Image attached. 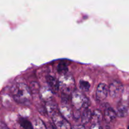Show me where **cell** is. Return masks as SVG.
<instances>
[{
  "mask_svg": "<svg viewBox=\"0 0 129 129\" xmlns=\"http://www.w3.org/2000/svg\"><path fill=\"white\" fill-rule=\"evenodd\" d=\"M52 120L54 122V125L55 127L58 128H70L71 125L68 122V120H67L60 113V112H56L54 113L52 116Z\"/></svg>",
  "mask_w": 129,
  "mask_h": 129,
  "instance_id": "cell-4",
  "label": "cell"
},
{
  "mask_svg": "<svg viewBox=\"0 0 129 129\" xmlns=\"http://www.w3.org/2000/svg\"><path fill=\"white\" fill-rule=\"evenodd\" d=\"M46 111L49 114H50L52 116L56 112H57V107L56 103H54V102H52L49 101V102L47 103L46 104Z\"/></svg>",
  "mask_w": 129,
  "mask_h": 129,
  "instance_id": "cell-13",
  "label": "cell"
},
{
  "mask_svg": "<svg viewBox=\"0 0 129 129\" xmlns=\"http://www.w3.org/2000/svg\"><path fill=\"white\" fill-rule=\"evenodd\" d=\"M72 128H85V127H84V125L83 124L82 125H78V126H74V127H73Z\"/></svg>",
  "mask_w": 129,
  "mask_h": 129,
  "instance_id": "cell-19",
  "label": "cell"
},
{
  "mask_svg": "<svg viewBox=\"0 0 129 129\" xmlns=\"http://www.w3.org/2000/svg\"><path fill=\"white\" fill-rule=\"evenodd\" d=\"M60 112L67 120H70L73 116L71 109L66 105H62L60 107Z\"/></svg>",
  "mask_w": 129,
  "mask_h": 129,
  "instance_id": "cell-11",
  "label": "cell"
},
{
  "mask_svg": "<svg viewBox=\"0 0 129 129\" xmlns=\"http://www.w3.org/2000/svg\"><path fill=\"white\" fill-rule=\"evenodd\" d=\"M123 91V86L122 83L118 81H114L109 86V93L113 98H117L122 94Z\"/></svg>",
  "mask_w": 129,
  "mask_h": 129,
  "instance_id": "cell-5",
  "label": "cell"
},
{
  "mask_svg": "<svg viewBox=\"0 0 129 129\" xmlns=\"http://www.w3.org/2000/svg\"><path fill=\"white\" fill-rule=\"evenodd\" d=\"M91 128H102L100 123H92Z\"/></svg>",
  "mask_w": 129,
  "mask_h": 129,
  "instance_id": "cell-18",
  "label": "cell"
},
{
  "mask_svg": "<svg viewBox=\"0 0 129 129\" xmlns=\"http://www.w3.org/2000/svg\"><path fill=\"white\" fill-rule=\"evenodd\" d=\"M57 71L60 74H65L68 72V65L66 62L64 61L60 62L57 66Z\"/></svg>",
  "mask_w": 129,
  "mask_h": 129,
  "instance_id": "cell-16",
  "label": "cell"
},
{
  "mask_svg": "<svg viewBox=\"0 0 129 129\" xmlns=\"http://www.w3.org/2000/svg\"><path fill=\"white\" fill-rule=\"evenodd\" d=\"M102 118H103V115H102V112L98 110H94L93 113L91 120L93 121V123H100Z\"/></svg>",
  "mask_w": 129,
  "mask_h": 129,
  "instance_id": "cell-14",
  "label": "cell"
},
{
  "mask_svg": "<svg viewBox=\"0 0 129 129\" xmlns=\"http://www.w3.org/2000/svg\"><path fill=\"white\" fill-rule=\"evenodd\" d=\"M52 91L50 88H43L40 90V97L43 100L46 101H50V98L52 97Z\"/></svg>",
  "mask_w": 129,
  "mask_h": 129,
  "instance_id": "cell-10",
  "label": "cell"
},
{
  "mask_svg": "<svg viewBox=\"0 0 129 129\" xmlns=\"http://www.w3.org/2000/svg\"><path fill=\"white\" fill-rule=\"evenodd\" d=\"M47 83L48 85H49V88L52 89L53 92L56 93L59 89V81L57 80L56 78L54 77L51 76H49L46 78Z\"/></svg>",
  "mask_w": 129,
  "mask_h": 129,
  "instance_id": "cell-7",
  "label": "cell"
},
{
  "mask_svg": "<svg viewBox=\"0 0 129 129\" xmlns=\"http://www.w3.org/2000/svg\"><path fill=\"white\" fill-rule=\"evenodd\" d=\"M13 96L19 104H29L31 100V91L25 83H17L13 87Z\"/></svg>",
  "mask_w": 129,
  "mask_h": 129,
  "instance_id": "cell-1",
  "label": "cell"
},
{
  "mask_svg": "<svg viewBox=\"0 0 129 129\" xmlns=\"http://www.w3.org/2000/svg\"><path fill=\"white\" fill-rule=\"evenodd\" d=\"M79 86L83 91H88L90 88V84H89L88 82L82 80L79 82Z\"/></svg>",
  "mask_w": 129,
  "mask_h": 129,
  "instance_id": "cell-17",
  "label": "cell"
},
{
  "mask_svg": "<svg viewBox=\"0 0 129 129\" xmlns=\"http://www.w3.org/2000/svg\"><path fill=\"white\" fill-rule=\"evenodd\" d=\"M117 112H115L112 108H107L104 112V118L107 123H111L116 119Z\"/></svg>",
  "mask_w": 129,
  "mask_h": 129,
  "instance_id": "cell-8",
  "label": "cell"
},
{
  "mask_svg": "<svg viewBox=\"0 0 129 129\" xmlns=\"http://www.w3.org/2000/svg\"><path fill=\"white\" fill-rule=\"evenodd\" d=\"M19 123H20V126L23 128L30 129L34 128V126L32 125L31 122L28 120L25 119V118H20L19 119Z\"/></svg>",
  "mask_w": 129,
  "mask_h": 129,
  "instance_id": "cell-15",
  "label": "cell"
},
{
  "mask_svg": "<svg viewBox=\"0 0 129 129\" xmlns=\"http://www.w3.org/2000/svg\"><path fill=\"white\" fill-rule=\"evenodd\" d=\"M59 81V88L64 94H69L76 90L75 81L71 75L63 74L60 78Z\"/></svg>",
  "mask_w": 129,
  "mask_h": 129,
  "instance_id": "cell-2",
  "label": "cell"
},
{
  "mask_svg": "<svg viewBox=\"0 0 129 129\" xmlns=\"http://www.w3.org/2000/svg\"><path fill=\"white\" fill-rule=\"evenodd\" d=\"M71 102L73 107L79 110L81 109H86L90 104L89 99L81 92L76 90H74L72 94Z\"/></svg>",
  "mask_w": 129,
  "mask_h": 129,
  "instance_id": "cell-3",
  "label": "cell"
},
{
  "mask_svg": "<svg viewBox=\"0 0 129 129\" xmlns=\"http://www.w3.org/2000/svg\"><path fill=\"white\" fill-rule=\"evenodd\" d=\"M92 113L91 111L89 108L84 110V112H83V114L81 116V122L83 125L88 124L92 119Z\"/></svg>",
  "mask_w": 129,
  "mask_h": 129,
  "instance_id": "cell-9",
  "label": "cell"
},
{
  "mask_svg": "<svg viewBox=\"0 0 129 129\" xmlns=\"http://www.w3.org/2000/svg\"><path fill=\"white\" fill-rule=\"evenodd\" d=\"M128 102H129V98H128Z\"/></svg>",
  "mask_w": 129,
  "mask_h": 129,
  "instance_id": "cell-21",
  "label": "cell"
},
{
  "mask_svg": "<svg viewBox=\"0 0 129 129\" xmlns=\"http://www.w3.org/2000/svg\"><path fill=\"white\" fill-rule=\"evenodd\" d=\"M109 93V88L104 83H100L98 86L96 91V99L98 102L105 100Z\"/></svg>",
  "mask_w": 129,
  "mask_h": 129,
  "instance_id": "cell-6",
  "label": "cell"
},
{
  "mask_svg": "<svg viewBox=\"0 0 129 129\" xmlns=\"http://www.w3.org/2000/svg\"><path fill=\"white\" fill-rule=\"evenodd\" d=\"M128 128H129V126H128Z\"/></svg>",
  "mask_w": 129,
  "mask_h": 129,
  "instance_id": "cell-20",
  "label": "cell"
},
{
  "mask_svg": "<svg viewBox=\"0 0 129 129\" xmlns=\"http://www.w3.org/2000/svg\"><path fill=\"white\" fill-rule=\"evenodd\" d=\"M129 112V108L126 105H120L117 108V115L119 117H125L128 115Z\"/></svg>",
  "mask_w": 129,
  "mask_h": 129,
  "instance_id": "cell-12",
  "label": "cell"
}]
</instances>
